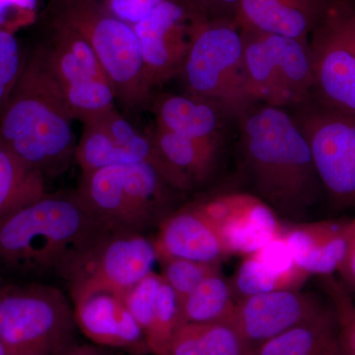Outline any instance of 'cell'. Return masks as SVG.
I'll return each mask as SVG.
<instances>
[{
	"instance_id": "obj_31",
	"label": "cell",
	"mask_w": 355,
	"mask_h": 355,
	"mask_svg": "<svg viewBox=\"0 0 355 355\" xmlns=\"http://www.w3.org/2000/svg\"><path fill=\"white\" fill-rule=\"evenodd\" d=\"M25 60L15 35L0 30V113L19 80Z\"/></svg>"
},
{
	"instance_id": "obj_36",
	"label": "cell",
	"mask_w": 355,
	"mask_h": 355,
	"mask_svg": "<svg viewBox=\"0 0 355 355\" xmlns=\"http://www.w3.org/2000/svg\"><path fill=\"white\" fill-rule=\"evenodd\" d=\"M58 355H108L102 350L88 345H69Z\"/></svg>"
},
{
	"instance_id": "obj_9",
	"label": "cell",
	"mask_w": 355,
	"mask_h": 355,
	"mask_svg": "<svg viewBox=\"0 0 355 355\" xmlns=\"http://www.w3.org/2000/svg\"><path fill=\"white\" fill-rule=\"evenodd\" d=\"M292 114L310 146L324 193L336 210L355 209V118L311 100Z\"/></svg>"
},
{
	"instance_id": "obj_33",
	"label": "cell",
	"mask_w": 355,
	"mask_h": 355,
	"mask_svg": "<svg viewBox=\"0 0 355 355\" xmlns=\"http://www.w3.org/2000/svg\"><path fill=\"white\" fill-rule=\"evenodd\" d=\"M163 0H104L105 6L119 19L135 26L146 19Z\"/></svg>"
},
{
	"instance_id": "obj_39",
	"label": "cell",
	"mask_w": 355,
	"mask_h": 355,
	"mask_svg": "<svg viewBox=\"0 0 355 355\" xmlns=\"http://www.w3.org/2000/svg\"><path fill=\"white\" fill-rule=\"evenodd\" d=\"M6 282V279H3V277H2L1 273H0V286H2V284H4Z\"/></svg>"
},
{
	"instance_id": "obj_12",
	"label": "cell",
	"mask_w": 355,
	"mask_h": 355,
	"mask_svg": "<svg viewBox=\"0 0 355 355\" xmlns=\"http://www.w3.org/2000/svg\"><path fill=\"white\" fill-rule=\"evenodd\" d=\"M200 15L182 0H163L148 17L133 26L153 90L179 76Z\"/></svg>"
},
{
	"instance_id": "obj_21",
	"label": "cell",
	"mask_w": 355,
	"mask_h": 355,
	"mask_svg": "<svg viewBox=\"0 0 355 355\" xmlns=\"http://www.w3.org/2000/svg\"><path fill=\"white\" fill-rule=\"evenodd\" d=\"M51 23V42L44 50L65 98L111 83L94 51L80 35L67 26Z\"/></svg>"
},
{
	"instance_id": "obj_35",
	"label": "cell",
	"mask_w": 355,
	"mask_h": 355,
	"mask_svg": "<svg viewBox=\"0 0 355 355\" xmlns=\"http://www.w3.org/2000/svg\"><path fill=\"white\" fill-rule=\"evenodd\" d=\"M240 0H207V16L234 20V14Z\"/></svg>"
},
{
	"instance_id": "obj_29",
	"label": "cell",
	"mask_w": 355,
	"mask_h": 355,
	"mask_svg": "<svg viewBox=\"0 0 355 355\" xmlns=\"http://www.w3.org/2000/svg\"><path fill=\"white\" fill-rule=\"evenodd\" d=\"M319 286L335 310L340 355H355V303L352 293L334 275L319 277Z\"/></svg>"
},
{
	"instance_id": "obj_25",
	"label": "cell",
	"mask_w": 355,
	"mask_h": 355,
	"mask_svg": "<svg viewBox=\"0 0 355 355\" xmlns=\"http://www.w3.org/2000/svg\"><path fill=\"white\" fill-rule=\"evenodd\" d=\"M46 178L0 139V224L46 195Z\"/></svg>"
},
{
	"instance_id": "obj_2",
	"label": "cell",
	"mask_w": 355,
	"mask_h": 355,
	"mask_svg": "<svg viewBox=\"0 0 355 355\" xmlns=\"http://www.w3.org/2000/svg\"><path fill=\"white\" fill-rule=\"evenodd\" d=\"M240 116L243 162L254 196L277 216L304 221L324 193L309 144L293 116L270 105Z\"/></svg>"
},
{
	"instance_id": "obj_26",
	"label": "cell",
	"mask_w": 355,
	"mask_h": 355,
	"mask_svg": "<svg viewBox=\"0 0 355 355\" xmlns=\"http://www.w3.org/2000/svg\"><path fill=\"white\" fill-rule=\"evenodd\" d=\"M166 355H249V352L235 327L227 321L182 324Z\"/></svg>"
},
{
	"instance_id": "obj_38",
	"label": "cell",
	"mask_w": 355,
	"mask_h": 355,
	"mask_svg": "<svg viewBox=\"0 0 355 355\" xmlns=\"http://www.w3.org/2000/svg\"><path fill=\"white\" fill-rule=\"evenodd\" d=\"M0 355H14L1 338H0Z\"/></svg>"
},
{
	"instance_id": "obj_14",
	"label": "cell",
	"mask_w": 355,
	"mask_h": 355,
	"mask_svg": "<svg viewBox=\"0 0 355 355\" xmlns=\"http://www.w3.org/2000/svg\"><path fill=\"white\" fill-rule=\"evenodd\" d=\"M69 289L76 326L89 340L135 355L150 354L146 336L128 310L123 292L96 286Z\"/></svg>"
},
{
	"instance_id": "obj_5",
	"label": "cell",
	"mask_w": 355,
	"mask_h": 355,
	"mask_svg": "<svg viewBox=\"0 0 355 355\" xmlns=\"http://www.w3.org/2000/svg\"><path fill=\"white\" fill-rule=\"evenodd\" d=\"M175 191L157 168L135 163L83 174L76 193L112 231L144 234L172 214Z\"/></svg>"
},
{
	"instance_id": "obj_20",
	"label": "cell",
	"mask_w": 355,
	"mask_h": 355,
	"mask_svg": "<svg viewBox=\"0 0 355 355\" xmlns=\"http://www.w3.org/2000/svg\"><path fill=\"white\" fill-rule=\"evenodd\" d=\"M310 277L296 265L286 243L277 235L245 256L230 284L237 302L268 292L300 289Z\"/></svg>"
},
{
	"instance_id": "obj_27",
	"label": "cell",
	"mask_w": 355,
	"mask_h": 355,
	"mask_svg": "<svg viewBox=\"0 0 355 355\" xmlns=\"http://www.w3.org/2000/svg\"><path fill=\"white\" fill-rule=\"evenodd\" d=\"M235 305L232 286L221 272L203 279L180 301L184 324L231 321Z\"/></svg>"
},
{
	"instance_id": "obj_15",
	"label": "cell",
	"mask_w": 355,
	"mask_h": 355,
	"mask_svg": "<svg viewBox=\"0 0 355 355\" xmlns=\"http://www.w3.org/2000/svg\"><path fill=\"white\" fill-rule=\"evenodd\" d=\"M200 205L228 256L253 254L282 231L277 214L254 195L232 193Z\"/></svg>"
},
{
	"instance_id": "obj_7",
	"label": "cell",
	"mask_w": 355,
	"mask_h": 355,
	"mask_svg": "<svg viewBox=\"0 0 355 355\" xmlns=\"http://www.w3.org/2000/svg\"><path fill=\"white\" fill-rule=\"evenodd\" d=\"M73 308L46 284L0 286V338L14 355H58L71 345Z\"/></svg>"
},
{
	"instance_id": "obj_24",
	"label": "cell",
	"mask_w": 355,
	"mask_h": 355,
	"mask_svg": "<svg viewBox=\"0 0 355 355\" xmlns=\"http://www.w3.org/2000/svg\"><path fill=\"white\" fill-rule=\"evenodd\" d=\"M250 355H340L338 324L331 301L328 299L314 317L263 343Z\"/></svg>"
},
{
	"instance_id": "obj_4",
	"label": "cell",
	"mask_w": 355,
	"mask_h": 355,
	"mask_svg": "<svg viewBox=\"0 0 355 355\" xmlns=\"http://www.w3.org/2000/svg\"><path fill=\"white\" fill-rule=\"evenodd\" d=\"M49 11L51 22L67 26L90 44L125 109L150 104L153 89L132 25L114 16L104 0H51Z\"/></svg>"
},
{
	"instance_id": "obj_22",
	"label": "cell",
	"mask_w": 355,
	"mask_h": 355,
	"mask_svg": "<svg viewBox=\"0 0 355 355\" xmlns=\"http://www.w3.org/2000/svg\"><path fill=\"white\" fill-rule=\"evenodd\" d=\"M151 106L156 127L202 140H218L220 112L214 103L195 96H153Z\"/></svg>"
},
{
	"instance_id": "obj_37",
	"label": "cell",
	"mask_w": 355,
	"mask_h": 355,
	"mask_svg": "<svg viewBox=\"0 0 355 355\" xmlns=\"http://www.w3.org/2000/svg\"><path fill=\"white\" fill-rule=\"evenodd\" d=\"M182 1L193 8V10L207 16V0H182Z\"/></svg>"
},
{
	"instance_id": "obj_19",
	"label": "cell",
	"mask_w": 355,
	"mask_h": 355,
	"mask_svg": "<svg viewBox=\"0 0 355 355\" xmlns=\"http://www.w3.org/2000/svg\"><path fill=\"white\" fill-rule=\"evenodd\" d=\"M154 245L157 259L175 257L220 263L228 256L200 202L174 210L166 217L159 225Z\"/></svg>"
},
{
	"instance_id": "obj_13",
	"label": "cell",
	"mask_w": 355,
	"mask_h": 355,
	"mask_svg": "<svg viewBox=\"0 0 355 355\" xmlns=\"http://www.w3.org/2000/svg\"><path fill=\"white\" fill-rule=\"evenodd\" d=\"M327 303L324 293L300 289L268 292L237 301L231 323L250 355L263 343L314 317Z\"/></svg>"
},
{
	"instance_id": "obj_10",
	"label": "cell",
	"mask_w": 355,
	"mask_h": 355,
	"mask_svg": "<svg viewBox=\"0 0 355 355\" xmlns=\"http://www.w3.org/2000/svg\"><path fill=\"white\" fill-rule=\"evenodd\" d=\"M309 46L312 99L355 118V3L334 0Z\"/></svg>"
},
{
	"instance_id": "obj_3",
	"label": "cell",
	"mask_w": 355,
	"mask_h": 355,
	"mask_svg": "<svg viewBox=\"0 0 355 355\" xmlns=\"http://www.w3.org/2000/svg\"><path fill=\"white\" fill-rule=\"evenodd\" d=\"M73 120L44 46H40L25 60L0 113V139L44 178L58 176L76 157Z\"/></svg>"
},
{
	"instance_id": "obj_18",
	"label": "cell",
	"mask_w": 355,
	"mask_h": 355,
	"mask_svg": "<svg viewBox=\"0 0 355 355\" xmlns=\"http://www.w3.org/2000/svg\"><path fill=\"white\" fill-rule=\"evenodd\" d=\"M350 219L293 222L282 225L280 236L296 265L309 275L338 272L347 252Z\"/></svg>"
},
{
	"instance_id": "obj_34",
	"label": "cell",
	"mask_w": 355,
	"mask_h": 355,
	"mask_svg": "<svg viewBox=\"0 0 355 355\" xmlns=\"http://www.w3.org/2000/svg\"><path fill=\"white\" fill-rule=\"evenodd\" d=\"M338 272L343 286L355 291V217L350 219L347 252Z\"/></svg>"
},
{
	"instance_id": "obj_16",
	"label": "cell",
	"mask_w": 355,
	"mask_h": 355,
	"mask_svg": "<svg viewBox=\"0 0 355 355\" xmlns=\"http://www.w3.org/2000/svg\"><path fill=\"white\" fill-rule=\"evenodd\" d=\"M334 0H240L234 21L242 31L268 33L301 42L328 12Z\"/></svg>"
},
{
	"instance_id": "obj_28",
	"label": "cell",
	"mask_w": 355,
	"mask_h": 355,
	"mask_svg": "<svg viewBox=\"0 0 355 355\" xmlns=\"http://www.w3.org/2000/svg\"><path fill=\"white\" fill-rule=\"evenodd\" d=\"M76 158L83 174L113 166L135 164L112 137L100 116L83 121Z\"/></svg>"
},
{
	"instance_id": "obj_1",
	"label": "cell",
	"mask_w": 355,
	"mask_h": 355,
	"mask_svg": "<svg viewBox=\"0 0 355 355\" xmlns=\"http://www.w3.org/2000/svg\"><path fill=\"white\" fill-rule=\"evenodd\" d=\"M78 193H48L0 224V273L40 277L65 273L111 232Z\"/></svg>"
},
{
	"instance_id": "obj_23",
	"label": "cell",
	"mask_w": 355,
	"mask_h": 355,
	"mask_svg": "<svg viewBox=\"0 0 355 355\" xmlns=\"http://www.w3.org/2000/svg\"><path fill=\"white\" fill-rule=\"evenodd\" d=\"M150 135L161 157L174 173L184 191L202 183L211 174L219 140L191 139L156 125Z\"/></svg>"
},
{
	"instance_id": "obj_17",
	"label": "cell",
	"mask_w": 355,
	"mask_h": 355,
	"mask_svg": "<svg viewBox=\"0 0 355 355\" xmlns=\"http://www.w3.org/2000/svg\"><path fill=\"white\" fill-rule=\"evenodd\" d=\"M123 298L150 354L166 355L173 336L184 324L176 293L161 275L153 272L125 291Z\"/></svg>"
},
{
	"instance_id": "obj_11",
	"label": "cell",
	"mask_w": 355,
	"mask_h": 355,
	"mask_svg": "<svg viewBox=\"0 0 355 355\" xmlns=\"http://www.w3.org/2000/svg\"><path fill=\"white\" fill-rule=\"evenodd\" d=\"M158 261L154 241L144 234L111 231L65 273L70 287H108L125 293L153 272Z\"/></svg>"
},
{
	"instance_id": "obj_32",
	"label": "cell",
	"mask_w": 355,
	"mask_h": 355,
	"mask_svg": "<svg viewBox=\"0 0 355 355\" xmlns=\"http://www.w3.org/2000/svg\"><path fill=\"white\" fill-rule=\"evenodd\" d=\"M39 0H0V30L15 34L36 22Z\"/></svg>"
},
{
	"instance_id": "obj_8",
	"label": "cell",
	"mask_w": 355,
	"mask_h": 355,
	"mask_svg": "<svg viewBox=\"0 0 355 355\" xmlns=\"http://www.w3.org/2000/svg\"><path fill=\"white\" fill-rule=\"evenodd\" d=\"M244 98L248 110L257 102L298 107L312 100L309 42L257 31H242Z\"/></svg>"
},
{
	"instance_id": "obj_30",
	"label": "cell",
	"mask_w": 355,
	"mask_h": 355,
	"mask_svg": "<svg viewBox=\"0 0 355 355\" xmlns=\"http://www.w3.org/2000/svg\"><path fill=\"white\" fill-rule=\"evenodd\" d=\"M158 263L161 277L176 293L179 301L190 294L203 279L220 272V263H202L175 257H160Z\"/></svg>"
},
{
	"instance_id": "obj_6",
	"label": "cell",
	"mask_w": 355,
	"mask_h": 355,
	"mask_svg": "<svg viewBox=\"0 0 355 355\" xmlns=\"http://www.w3.org/2000/svg\"><path fill=\"white\" fill-rule=\"evenodd\" d=\"M179 76L186 94L214 103L222 113L242 116L244 98V43L232 19L200 15Z\"/></svg>"
}]
</instances>
